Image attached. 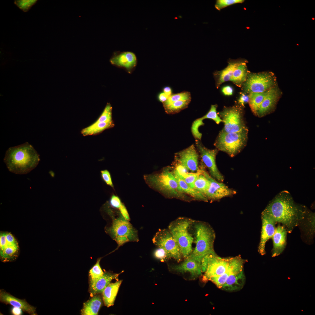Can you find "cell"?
<instances>
[{
  "instance_id": "6da1fadb",
  "label": "cell",
  "mask_w": 315,
  "mask_h": 315,
  "mask_svg": "<svg viewBox=\"0 0 315 315\" xmlns=\"http://www.w3.org/2000/svg\"><path fill=\"white\" fill-rule=\"evenodd\" d=\"M282 224L291 233L304 219L308 213L304 207L296 204L290 193L280 192L270 202L262 212Z\"/></svg>"
},
{
  "instance_id": "7a4b0ae2",
  "label": "cell",
  "mask_w": 315,
  "mask_h": 315,
  "mask_svg": "<svg viewBox=\"0 0 315 315\" xmlns=\"http://www.w3.org/2000/svg\"><path fill=\"white\" fill-rule=\"evenodd\" d=\"M40 160L39 154L27 142L9 148L4 159L9 171L18 174L29 173L37 167Z\"/></svg>"
},
{
  "instance_id": "3957f363",
  "label": "cell",
  "mask_w": 315,
  "mask_h": 315,
  "mask_svg": "<svg viewBox=\"0 0 315 315\" xmlns=\"http://www.w3.org/2000/svg\"><path fill=\"white\" fill-rule=\"evenodd\" d=\"M143 178L149 187L166 197L190 201L181 190L169 167H165L158 172L144 175Z\"/></svg>"
},
{
  "instance_id": "277c9868",
  "label": "cell",
  "mask_w": 315,
  "mask_h": 315,
  "mask_svg": "<svg viewBox=\"0 0 315 315\" xmlns=\"http://www.w3.org/2000/svg\"><path fill=\"white\" fill-rule=\"evenodd\" d=\"M104 206L106 212L111 219L109 227H106L105 230L111 238L117 243L119 246L129 242H138L139 238L137 231L129 222L117 211V216L108 203Z\"/></svg>"
},
{
  "instance_id": "5b68a950",
  "label": "cell",
  "mask_w": 315,
  "mask_h": 315,
  "mask_svg": "<svg viewBox=\"0 0 315 315\" xmlns=\"http://www.w3.org/2000/svg\"><path fill=\"white\" fill-rule=\"evenodd\" d=\"M192 226L194 229L196 245L189 256L201 260L207 254L215 252L214 245L215 233L210 225L205 222L194 220Z\"/></svg>"
},
{
  "instance_id": "8992f818",
  "label": "cell",
  "mask_w": 315,
  "mask_h": 315,
  "mask_svg": "<svg viewBox=\"0 0 315 315\" xmlns=\"http://www.w3.org/2000/svg\"><path fill=\"white\" fill-rule=\"evenodd\" d=\"M194 221L189 218L180 217L171 222L168 226V229L178 244L184 258L193 251L194 239L189 229Z\"/></svg>"
},
{
  "instance_id": "52a82bcc",
  "label": "cell",
  "mask_w": 315,
  "mask_h": 315,
  "mask_svg": "<svg viewBox=\"0 0 315 315\" xmlns=\"http://www.w3.org/2000/svg\"><path fill=\"white\" fill-rule=\"evenodd\" d=\"M248 129L235 132L220 131L214 145L218 150L225 152L231 157L240 152L246 144Z\"/></svg>"
},
{
  "instance_id": "ba28073f",
  "label": "cell",
  "mask_w": 315,
  "mask_h": 315,
  "mask_svg": "<svg viewBox=\"0 0 315 315\" xmlns=\"http://www.w3.org/2000/svg\"><path fill=\"white\" fill-rule=\"evenodd\" d=\"M230 258V257H221L215 251L203 257L201 260L202 272L204 273L203 281H209L211 277L218 276L224 273L228 269Z\"/></svg>"
},
{
  "instance_id": "9c48e42d",
  "label": "cell",
  "mask_w": 315,
  "mask_h": 315,
  "mask_svg": "<svg viewBox=\"0 0 315 315\" xmlns=\"http://www.w3.org/2000/svg\"><path fill=\"white\" fill-rule=\"evenodd\" d=\"M244 83V90L249 94L262 92L269 90L276 86V81L272 73L263 72L248 75Z\"/></svg>"
},
{
  "instance_id": "30bf717a",
  "label": "cell",
  "mask_w": 315,
  "mask_h": 315,
  "mask_svg": "<svg viewBox=\"0 0 315 315\" xmlns=\"http://www.w3.org/2000/svg\"><path fill=\"white\" fill-rule=\"evenodd\" d=\"M219 115L224 123L221 132H235L247 129L244 120L242 110L239 106L225 108Z\"/></svg>"
},
{
  "instance_id": "8fae6325",
  "label": "cell",
  "mask_w": 315,
  "mask_h": 315,
  "mask_svg": "<svg viewBox=\"0 0 315 315\" xmlns=\"http://www.w3.org/2000/svg\"><path fill=\"white\" fill-rule=\"evenodd\" d=\"M153 244L167 252L169 257L178 262L183 257L178 244L168 229H159L153 237Z\"/></svg>"
},
{
  "instance_id": "7c38bea8",
  "label": "cell",
  "mask_w": 315,
  "mask_h": 315,
  "mask_svg": "<svg viewBox=\"0 0 315 315\" xmlns=\"http://www.w3.org/2000/svg\"><path fill=\"white\" fill-rule=\"evenodd\" d=\"M202 173L208 179L210 184L205 196L208 200H217L224 197L231 196L236 193L224 184L211 177L206 171L205 165L202 162L200 166Z\"/></svg>"
},
{
  "instance_id": "4fadbf2b",
  "label": "cell",
  "mask_w": 315,
  "mask_h": 315,
  "mask_svg": "<svg viewBox=\"0 0 315 315\" xmlns=\"http://www.w3.org/2000/svg\"><path fill=\"white\" fill-rule=\"evenodd\" d=\"M195 144L202 162L208 169L210 176L218 181H223L224 177L218 170L216 163V157L218 150L217 149H210L206 148L198 139L196 140Z\"/></svg>"
},
{
  "instance_id": "5bb4252c",
  "label": "cell",
  "mask_w": 315,
  "mask_h": 315,
  "mask_svg": "<svg viewBox=\"0 0 315 315\" xmlns=\"http://www.w3.org/2000/svg\"><path fill=\"white\" fill-rule=\"evenodd\" d=\"M175 157L176 162L188 170L196 172L199 170V155L194 145L176 153Z\"/></svg>"
},
{
  "instance_id": "9a60e30c",
  "label": "cell",
  "mask_w": 315,
  "mask_h": 315,
  "mask_svg": "<svg viewBox=\"0 0 315 315\" xmlns=\"http://www.w3.org/2000/svg\"><path fill=\"white\" fill-rule=\"evenodd\" d=\"M246 260L243 259L240 255L230 257L227 270L222 274L210 278L216 286L221 289L228 276L230 275L239 273L243 270L244 266Z\"/></svg>"
},
{
  "instance_id": "2e32d148",
  "label": "cell",
  "mask_w": 315,
  "mask_h": 315,
  "mask_svg": "<svg viewBox=\"0 0 315 315\" xmlns=\"http://www.w3.org/2000/svg\"><path fill=\"white\" fill-rule=\"evenodd\" d=\"M261 217L262 226L258 251L261 255L263 256L266 253V243L269 239L272 238L275 232V225L277 223L270 216L262 212Z\"/></svg>"
},
{
  "instance_id": "e0dca14e",
  "label": "cell",
  "mask_w": 315,
  "mask_h": 315,
  "mask_svg": "<svg viewBox=\"0 0 315 315\" xmlns=\"http://www.w3.org/2000/svg\"><path fill=\"white\" fill-rule=\"evenodd\" d=\"M111 64L114 66L131 69L136 64L135 54L131 51H116L110 60Z\"/></svg>"
},
{
  "instance_id": "ac0fdd59",
  "label": "cell",
  "mask_w": 315,
  "mask_h": 315,
  "mask_svg": "<svg viewBox=\"0 0 315 315\" xmlns=\"http://www.w3.org/2000/svg\"><path fill=\"white\" fill-rule=\"evenodd\" d=\"M279 97V92L276 86L270 89L260 105L256 116L263 117L274 111Z\"/></svg>"
},
{
  "instance_id": "d6986e66",
  "label": "cell",
  "mask_w": 315,
  "mask_h": 315,
  "mask_svg": "<svg viewBox=\"0 0 315 315\" xmlns=\"http://www.w3.org/2000/svg\"><path fill=\"white\" fill-rule=\"evenodd\" d=\"M182 263L172 267L173 270L185 273L188 272L192 277L196 278L202 274L201 260L188 256Z\"/></svg>"
},
{
  "instance_id": "ffe728a7",
  "label": "cell",
  "mask_w": 315,
  "mask_h": 315,
  "mask_svg": "<svg viewBox=\"0 0 315 315\" xmlns=\"http://www.w3.org/2000/svg\"><path fill=\"white\" fill-rule=\"evenodd\" d=\"M0 300L6 304L19 308L29 314L34 315L35 314V307L29 304L25 300L17 298L3 290H0Z\"/></svg>"
},
{
  "instance_id": "44dd1931",
  "label": "cell",
  "mask_w": 315,
  "mask_h": 315,
  "mask_svg": "<svg viewBox=\"0 0 315 315\" xmlns=\"http://www.w3.org/2000/svg\"><path fill=\"white\" fill-rule=\"evenodd\" d=\"M287 232V230L284 226L279 225L276 228L272 237L273 243L272 253V257L280 255L285 249L286 245Z\"/></svg>"
},
{
  "instance_id": "7402d4cb",
  "label": "cell",
  "mask_w": 315,
  "mask_h": 315,
  "mask_svg": "<svg viewBox=\"0 0 315 315\" xmlns=\"http://www.w3.org/2000/svg\"><path fill=\"white\" fill-rule=\"evenodd\" d=\"M246 278L244 271L232 274L227 279L221 289L229 292H234L241 290L246 282Z\"/></svg>"
},
{
  "instance_id": "603a6c76",
  "label": "cell",
  "mask_w": 315,
  "mask_h": 315,
  "mask_svg": "<svg viewBox=\"0 0 315 315\" xmlns=\"http://www.w3.org/2000/svg\"><path fill=\"white\" fill-rule=\"evenodd\" d=\"M119 274H113L105 272L103 276L95 282L90 284V291L91 295H94L102 293L105 288L111 283L114 279L118 280Z\"/></svg>"
},
{
  "instance_id": "cb8c5ba5",
  "label": "cell",
  "mask_w": 315,
  "mask_h": 315,
  "mask_svg": "<svg viewBox=\"0 0 315 315\" xmlns=\"http://www.w3.org/2000/svg\"><path fill=\"white\" fill-rule=\"evenodd\" d=\"M175 169L173 172L179 177L184 181L189 186L194 189L195 181L199 175L201 173V171L199 169L194 173H189L188 170L181 164L176 163Z\"/></svg>"
},
{
  "instance_id": "d4e9b609",
  "label": "cell",
  "mask_w": 315,
  "mask_h": 315,
  "mask_svg": "<svg viewBox=\"0 0 315 315\" xmlns=\"http://www.w3.org/2000/svg\"><path fill=\"white\" fill-rule=\"evenodd\" d=\"M122 280H118L114 283H111L102 292L103 300L105 305L107 307L113 306Z\"/></svg>"
},
{
  "instance_id": "484cf974",
  "label": "cell",
  "mask_w": 315,
  "mask_h": 315,
  "mask_svg": "<svg viewBox=\"0 0 315 315\" xmlns=\"http://www.w3.org/2000/svg\"><path fill=\"white\" fill-rule=\"evenodd\" d=\"M217 106L216 105H213L211 106L210 110L204 116L196 119L193 122L191 127V132L195 134L199 133V128L200 126L203 125L204 123L203 120L206 119H211L214 120L217 124H219L222 122V120L217 112Z\"/></svg>"
},
{
  "instance_id": "4316f807",
  "label": "cell",
  "mask_w": 315,
  "mask_h": 315,
  "mask_svg": "<svg viewBox=\"0 0 315 315\" xmlns=\"http://www.w3.org/2000/svg\"><path fill=\"white\" fill-rule=\"evenodd\" d=\"M18 251L19 247L17 241L11 242L6 239L5 246L0 249L1 259L3 262L13 261L18 257Z\"/></svg>"
},
{
  "instance_id": "83f0119b",
  "label": "cell",
  "mask_w": 315,
  "mask_h": 315,
  "mask_svg": "<svg viewBox=\"0 0 315 315\" xmlns=\"http://www.w3.org/2000/svg\"><path fill=\"white\" fill-rule=\"evenodd\" d=\"M241 60H236L229 61L227 67L216 74L217 77V87L224 82L231 81L233 72Z\"/></svg>"
},
{
  "instance_id": "f1b7e54d",
  "label": "cell",
  "mask_w": 315,
  "mask_h": 315,
  "mask_svg": "<svg viewBox=\"0 0 315 315\" xmlns=\"http://www.w3.org/2000/svg\"><path fill=\"white\" fill-rule=\"evenodd\" d=\"M102 304L100 297L98 295H94L91 299L84 303L83 308L81 310V314L83 315H97Z\"/></svg>"
},
{
  "instance_id": "f546056e",
  "label": "cell",
  "mask_w": 315,
  "mask_h": 315,
  "mask_svg": "<svg viewBox=\"0 0 315 315\" xmlns=\"http://www.w3.org/2000/svg\"><path fill=\"white\" fill-rule=\"evenodd\" d=\"M114 126L113 121L107 122H95L90 125L82 129L81 133L84 136L96 135L105 130L112 127Z\"/></svg>"
},
{
  "instance_id": "4dcf8cb0",
  "label": "cell",
  "mask_w": 315,
  "mask_h": 315,
  "mask_svg": "<svg viewBox=\"0 0 315 315\" xmlns=\"http://www.w3.org/2000/svg\"><path fill=\"white\" fill-rule=\"evenodd\" d=\"M173 173L180 188L184 193L188 195L196 200L205 202L208 201L205 195L190 187L174 172Z\"/></svg>"
},
{
  "instance_id": "1f68e13d",
  "label": "cell",
  "mask_w": 315,
  "mask_h": 315,
  "mask_svg": "<svg viewBox=\"0 0 315 315\" xmlns=\"http://www.w3.org/2000/svg\"><path fill=\"white\" fill-rule=\"evenodd\" d=\"M246 62V61L242 60L232 74L231 81L239 87L245 82L248 75Z\"/></svg>"
},
{
  "instance_id": "d6a6232c",
  "label": "cell",
  "mask_w": 315,
  "mask_h": 315,
  "mask_svg": "<svg viewBox=\"0 0 315 315\" xmlns=\"http://www.w3.org/2000/svg\"><path fill=\"white\" fill-rule=\"evenodd\" d=\"M270 90L262 92H252L249 94V105L252 111L256 116L260 106Z\"/></svg>"
},
{
  "instance_id": "836d02e7",
  "label": "cell",
  "mask_w": 315,
  "mask_h": 315,
  "mask_svg": "<svg viewBox=\"0 0 315 315\" xmlns=\"http://www.w3.org/2000/svg\"><path fill=\"white\" fill-rule=\"evenodd\" d=\"M209 180L201 172V173L198 176L195 182L194 189L205 196V193L209 188Z\"/></svg>"
},
{
  "instance_id": "e575fe53",
  "label": "cell",
  "mask_w": 315,
  "mask_h": 315,
  "mask_svg": "<svg viewBox=\"0 0 315 315\" xmlns=\"http://www.w3.org/2000/svg\"><path fill=\"white\" fill-rule=\"evenodd\" d=\"M190 101L180 100L174 102L164 106L165 111L169 114L177 113L188 106Z\"/></svg>"
},
{
  "instance_id": "d590c367",
  "label": "cell",
  "mask_w": 315,
  "mask_h": 315,
  "mask_svg": "<svg viewBox=\"0 0 315 315\" xmlns=\"http://www.w3.org/2000/svg\"><path fill=\"white\" fill-rule=\"evenodd\" d=\"M101 259V258H99L97 260L95 265L89 271L90 284L96 281L104 274L100 265Z\"/></svg>"
},
{
  "instance_id": "8d00e7d4",
  "label": "cell",
  "mask_w": 315,
  "mask_h": 315,
  "mask_svg": "<svg viewBox=\"0 0 315 315\" xmlns=\"http://www.w3.org/2000/svg\"><path fill=\"white\" fill-rule=\"evenodd\" d=\"M191 96L188 92H183L180 93L171 94L167 100L163 103L164 106H167L174 102L180 100L190 101Z\"/></svg>"
},
{
  "instance_id": "74e56055",
  "label": "cell",
  "mask_w": 315,
  "mask_h": 315,
  "mask_svg": "<svg viewBox=\"0 0 315 315\" xmlns=\"http://www.w3.org/2000/svg\"><path fill=\"white\" fill-rule=\"evenodd\" d=\"M112 121H113L112 107L109 103H108L102 114L95 122H107Z\"/></svg>"
},
{
  "instance_id": "f35d334b",
  "label": "cell",
  "mask_w": 315,
  "mask_h": 315,
  "mask_svg": "<svg viewBox=\"0 0 315 315\" xmlns=\"http://www.w3.org/2000/svg\"><path fill=\"white\" fill-rule=\"evenodd\" d=\"M36 0H15L14 4L24 12L28 11L32 6L37 2Z\"/></svg>"
},
{
  "instance_id": "ab89813d",
  "label": "cell",
  "mask_w": 315,
  "mask_h": 315,
  "mask_svg": "<svg viewBox=\"0 0 315 315\" xmlns=\"http://www.w3.org/2000/svg\"><path fill=\"white\" fill-rule=\"evenodd\" d=\"M244 1V0H218L216 1L215 7L217 10H220L231 5L242 3Z\"/></svg>"
},
{
  "instance_id": "60d3db41",
  "label": "cell",
  "mask_w": 315,
  "mask_h": 315,
  "mask_svg": "<svg viewBox=\"0 0 315 315\" xmlns=\"http://www.w3.org/2000/svg\"><path fill=\"white\" fill-rule=\"evenodd\" d=\"M154 255L155 258L162 262L166 261L170 259L166 251L161 248L158 247L156 249L154 252Z\"/></svg>"
},
{
  "instance_id": "b9f144b4",
  "label": "cell",
  "mask_w": 315,
  "mask_h": 315,
  "mask_svg": "<svg viewBox=\"0 0 315 315\" xmlns=\"http://www.w3.org/2000/svg\"><path fill=\"white\" fill-rule=\"evenodd\" d=\"M100 173L101 178L103 181L107 185L111 186L114 189V186L109 172L107 170L105 169L101 170Z\"/></svg>"
},
{
  "instance_id": "7bdbcfd3",
  "label": "cell",
  "mask_w": 315,
  "mask_h": 315,
  "mask_svg": "<svg viewBox=\"0 0 315 315\" xmlns=\"http://www.w3.org/2000/svg\"><path fill=\"white\" fill-rule=\"evenodd\" d=\"M108 203L111 207L118 209H119L123 203L119 197L114 194L112 195Z\"/></svg>"
},
{
  "instance_id": "ee69618b",
  "label": "cell",
  "mask_w": 315,
  "mask_h": 315,
  "mask_svg": "<svg viewBox=\"0 0 315 315\" xmlns=\"http://www.w3.org/2000/svg\"><path fill=\"white\" fill-rule=\"evenodd\" d=\"M121 214L127 220H130V217L127 211V210L124 205L123 203L120 207L118 209Z\"/></svg>"
},
{
  "instance_id": "f6af8a7d",
  "label": "cell",
  "mask_w": 315,
  "mask_h": 315,
  "mask_svg": "<svg viewBox=\"0 0 315 315\" xmlns=\"http://www.w3.org/2000/svg\"><path fill=\"white\" fill-rule=\"evenodd\" d=\"M249 96L242 93L238 100L239 103L243 106L245 103L249 102Z\"/></svg>"
},
{
  "instance_id": "bcb514c9",
  "label": "cell",
  "mask_w": 315,
  "mask_h": 315,
  "mask_svg": "<svg viewBox=\"0 0 315 315\" xmlns=\"http://www.w3.org/2000/svg\"><path fill=\"white\" fill-rule=\"evenodd\" d=\"M222 92L225 95H231L232 94L233 92V89L230 86H227L223 88Z\"/></svg>"
},
{
  "instance_id": "7dc6e473",
  "label": "cell",
  "mask_w": 315,
  "mask_h": 315,
  "mask_svg": "<svg viewBox=\"0 0 315 315\" xmlns=\"http://www.w3.org/2000/svg\"><path fill=\"white\" fill-rule=\"evenodd\" d=\"M22 310L19 308L13 307L11 309V312L13 315H20L22 313Z\"/></svg>"
},
{
  "instance_id": "c3c4849f",
  "label": "cell",
  "mask_w": 315,
  "mask_h": 315,
  "mask_svg": "<svg viewBox=\"0 0 315 315\" xmlns=\"http://www.w3.org/2000/svg\"><path fill=\"white\" fill-rule=\"evenodd\" d=\"M169 97L163 92L160 93L158 96V99L160 101L164 103L168 99Z\"/></svg>"
},
{
  "instance_id": "681fc988",
  "label": "cell",
  "mask_w": 315,
  "mask_h": 315,
  "mask_svg": "<svg viewBox=\"0 0 315 315\" xmlns=\"http://www.w3.org/2000/svg\"><path fill=\"white\" fill-rule=\"evenodd\" d=\"M163 90V92L169 97L171 95L172 91L170 87H165L164 88Z\"/></svg>"
},
{
  "instance_id": "f907efd6",
  "label": "cell",
  "mask_w": 315,
  "mask_h": 315,
  "mask_svg": "<svg viewBox=\"0 0 315 315\" xmlns=\"http://www.w3.org/2000/svg\"><path fill=\"white\" fill-rule=\"evenodd\" d=\"M312 20H315V18H312Z\"/></svg>"
},
{
  "instance_id": "816d5d0a",
  "label": "cell",
  "mask_w": 315,
  "mask_h": 315,
  "mask_svg": "<svg viewBox=\"0 0 315 315\" xmlns=\"http://www.w3.org/2000/svg\"><path fill=\"white\" fill-rule=\"evenodd\" d=\"M297 45H298V46H299V44H297Z\"/></svg>"
}]
</instances>
